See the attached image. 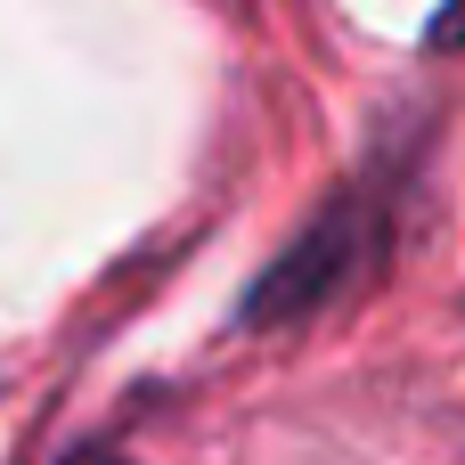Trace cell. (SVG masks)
<instances>
[{"label": "cell", "mask_w": 465, "mask_h": 465, "mask_svg": "<svg viewBox=\"0 0 465 465\" xmlns=\"http://www.w3.org/2000/svg\"><path fill=\"white\" fill-rule=\"evenodd\" d=\"M74 465H123V458H74Z\"/></svg>", "instance_id": "6da1fadb"}]
</instances>
